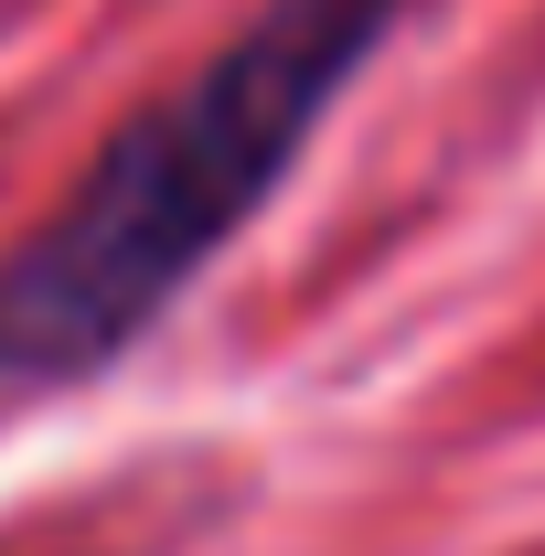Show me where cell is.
I'll use <instances>...</instances> for the list:
<instances>
[{
  "instance_id": "obj_1",
  "label": "cell",
  "mask_w": 545,
  "mask_h": 556,
  "mask_svg": "<svg viewBox=\"0 0 545 556\" xmlns=\"http://www.w3.org/2000/svg\"><path fill=\"white\" fill-rule=\"evenodd\" d=\"M396 0H268L182 97L97 150L75 204L0 257V386H86L246 236Z\"/></svg>"
}]
</instances>
